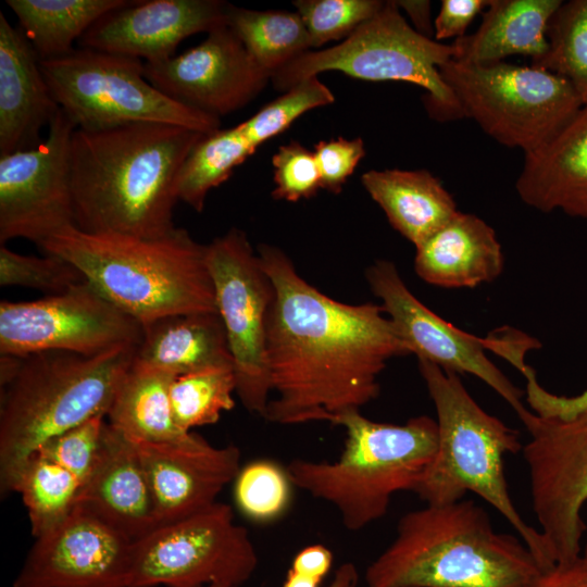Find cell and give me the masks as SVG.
Wrapping results in <instances>:
<instances>
[{
    "label": "cell",
    "mask_w": 587,
    "mask_h": 587,
    "mask_svg": "<svg viewBox=\"0 0 587 587\" xmlns=\"http://www.w3.org/2000/svg\"><path fill=\"white\" fill-rule=\"evenodd\" d=\"M275 296L266 319L272 392L263 417L275 424H334L377 398L389 359L409 354L382 305L335 300L302 278L279 248L261 245Z\"/></svg>",
    "instance_id": "1"
},
{
    "label": "cell",
    "mask_w": 587,
    "mask_h": 587,
    "mask_svg": "<svg viewBox=\"0 0 587 587\" xmlns=\"http://www.w3.org/2000/svg\"><path fill=\"white\" fill-rule=\"evenodd\" d=\"M203 135L163 123L75 128L70 145L74 226L141 238L172 232L179 173Z\"/></svg>",
    "instance_id": "2"
},
{
    "label": "cell",
    "mask_w": 587,
    "mask_h": 587,
    "mask_svg": "<svg viewBox=\"0 0 587 587\" xmlns=\"http://www.w3.org/2000/svg\"><path fill=\"white\" fill-rule=\"evenodd\" d=\"M540 567L522 539L494 529L473 500L410 511L367 566V587H528Z\"/></svg>",
    "instance_id": "3"
},
{
    "label": "cell",
    "mask_w": 587,
    "mask_h": 587,
    "mask_svg": "<svg viewBox=\"0 0 587 587\" xmlns=\"http://www.w3.org/2000/svg\"><path fill=\"white\" fill-rule=\"evenodd\" d=\"M137 347L87 357L65 351L0 354V488L11 491L25 461L47 440L105 415Z\"/></svg>",
    "instance_id": "4"
},
{
    "label": "cell",
    "mask_w": 587,
    "mask_h": 587,
    "mask_svg": "<svg viewBox=\"0 0 587 587\" xmlns=\"http://www.w3.org/2000/svg\"><path fill=\"white\" fill-rule=\"evenodd\" d=\"M38 248L75 265L120 310L145 325L180 313L217 312L205 246L184 228L157 238L65 227Z\"/></svg>",
    "instance_id": "5"
},
{
    "label": "cell",
    "mask_w": 587,
    "mask_h": 587,
    "mask_svg": "<svg viewBox=\"0 0 587 587\" xmlns=\"http://www.w3.org/2000/svg\"><path fill=\"white\" fill-rule=\"evenodd\" d=\"M417 361L436 410L438 448L413 492L433 505L477 495L516 530L540 570L553 566L557 562L542 534L525 522L509 492L504 458L522 450L517 430L483 410L459 374Z\"/></svg>",
    "instance_id": "6"
},
{
    "label": "cell",
    "mask_w": 587,
    "mask_h": 587,
    "mask_svg": "<svg viewBox=\"0 0 587 587\" xmlns=\"http://www.w3.org/2000/svg\"><path fill=\"white\" fill-rule=\"evenodd\" d=\"M334 425L346 433L337 460L294 459L286 467L295 487L332 504L357 532L382 519L396 494L414 491L438 448L437 422L419 415L380 423L351 410Z\"/></svg>",
    "instance_id": "7"
},
{
    "label": "cell",
    "mask_w": 587,
    "mask_h": 587,
    "mask_svg": "<svg viewBox=\"0 0 587 587\" xmlns=\"http://www.w3.org/2000/svg\"><path fill=\"white\" fill-rule=\"evenodd\" d=\"M454 57L445 45L415 30L395 1H385L372 18L339 45L310 50L272 75L277 90L326 71H339L370 82H404L426 90L424 103L438 121L463 118L464 113L439 68Z\"/></svg>",
    "instance_id": "8"
},
{
    "label": "cell",
    "mask_w": 587,
    "mask_h": 587,
    "mask_svg": "<svg viewBox=\"0 0 587 587\" xmlns=\"http://www.w3.org/2000/svg\"><path fill=\"white\" fill-rule=\"evenodd\" d=\"M39 61L55 102L76 128L163 123L209 134L221 126L220 118L157 89L145 77L139 59L77 47L63 57Z\"/></svg>",
    "instance_id": "9"
},
{
    "label": "cell",
    "mask_w": 587,
    "mask_h": 587,
    "mask_svg": "<svg viewBox=\"0 0 587 587\" xmlns=\"http://www.w3.org/2000/svg\"><path fill=\"white\" fill-rule=\"evenodd\" d=\"M439 71L465 117L525 154L551 140L583 107L564 77L541 67L451 59Z\"/></svg>",
    "instance_id": "10"
},
{
    "label": "cell",
    "mask_w": 587,
    "mask_h": 587,
    "mask_svg": "<svg viewBox=\"0 0 587 587\" xmlns=\"http://www.w3.org/2000/svg\"><path fill=\"white\" fill-rule=\"evenodd\" d=\"M258 564L247 528L235 523L230 505L216 501L135 541L128 587H239Z\"/></svg>",
    "instance_id": "11"
},
{
    "label": "cell",
    "mask_w": 587,
    "mask_h": 587,
    "mask_svg": "<svg viewBox=\"0 0 587 587\" xmlns=\"http://www.w3.org/2000/svg\"><path fill=\"white\" fill-rule=\"evenodd\" d=\"M217 312L223 321L242 405L263 417L272 394L266 354V319L273 282L245 232L232 228L205 246Z\"/></svg>",
    "instance_id": "12"
},
{
    "label": "cell",
    "mask_w": 587,
    "mask_h": 587,
    "mask_svg": "<svg viewBox=\"0 0 587 587\" xmlns=\"http://www.w3.org/2000/svg\"><path fill=\"white\" fill-rule=\"evenodd\" d=\"M529 438L522 447L539 532L557 563L582 555L586 530L587 411L570 419L544 417L526 410L519 415Z\"/></svg>",
    "instance_id": "13"
},
{
    "label": "cell",
    "mask_w": 587,
    "mask_h": 587,
    "mask_svg": "<svg viewBox=\"0 0 587 587\" xmlns=\"http://www.w3.org/2000/svg\"><path fill=\"white\" fill-rule=\"evenodd\" d=\"M142 325L88 282L37 300L0 302V354L65 351L92 357L138 347Z\"/></svg>",
    "instance_id": "14"
},
{
    "label": "cell",
    "mask_w": 587,
    "mask_h": 587,
    "mask_svg": "<svg viewBox=\"0 0 587 587\" xmlns=\"http://www.w3.org/2000/svg\"><path fill=\"white\" fill-rule=\"evenodd\" d=\"M76 126L60 109L36 148L0 154V242L40 246L74 225L70 145Z\"/></svg>",
    "instance_id": "15"
},
{
    "label": "cell",
    "mask_w": 587,
    "mask_h": 587,
    "mask_svg": "<svg viewBox=\"0 0 587 587\" xmlns=\"http://www.w3.org/2000/svg\"><path fill=\"white\" fill-rule=\"evenodd\" d=\"M365 277L409 354L445 371L478 377L505 400L517 416L527 410L522 401L524 391L487 357L486 338L463 332L423 304L391 261H375L366 268Z\"/></svg>",
    "instance_id": "16"
},
{
    "label": "cell",
    "mask_w": 587,
    "mask_h": 587,
    "mask_svg": "<svg viewBox=\"0 0 587 587\" xmlns=\"http://www.w3.org/2000/svg\"><path fill=\"white\" fill-rule=\"evenodd\" d=\"M143 75L168 98L220 120L247 105L271 80L227 24L180 54L143 62Z\"/></svg>",
    "instance_id": "17"
},
{
    "label": "cell",
    "mask_w": 587,
    "mask_h": 587,
    "mask_svg": "<svg viewBox=\"0 0 587 587\" xmlns=\"http://www.w3.org/2000/svg\"><path fill=\"white\" fill-rule=\"evenodd\" d=\"M134 541L75 505L35 538L13 587H128Z\"/></svg>",
    "instance_id": "18"
},
{
    "label": "cell",
    "mask_w": 587,
    "mask_h": 587,
    "mask_svg": "<svg viewBox=\"0 0 587 587\" xmlns=\"http://www.w3.org/2000/svg\"><path fill=\"white\" fill-rule=\"evenodd\" d=\"M133 441L148 478L159 526L215 503L241 467V452L236 446L215 447L191 432L174 441Z\"/></svg>",
    "instance_id": "19"
},
{
    "label": "cell",
    "mask_w": 587,
    "mask_h": 587,
    "mask_svg": "<svg viewBox=\"0 0 587 587\" xmlns=\"http://www.w3.org/2000/svg\"><path fill=\"white\" fill-rule=\"evenodd\" d=\"M218 0H141L109 12L77 41L79 48L157 62L175 55L187 37L227 24Z\"/></svg>",
    "instance_id": "20"
},
{
    "label": "cell",
    "mask_w": 587,
    "mask_h": 587,
    "mask_svg": "<svg viewBox=\"0 0 587 587\" xmlns=\"http://www.w3.org/2000/svg\"><path fill=\"white\" fill-rule=\"evenodd\" d=\"M76 505L134 542L159 526L136 445L109 422L101 455L84 483Z\"/></svg>",
    "instance_id": "21"
},
{
    "label": "cell",
    "mask_w": 587,
    "mask_h": 587,
    "mask_svg": "<svg viewBox=\"0 0 587 587\" xmlns=\"http://www.w3.org/2000/svg\"><path fill=\"white\" fill-rule=\"evenodd\" d=\"M60 110L32 45L0 13V154L39 146Z\"/></svg>",
    "instance_id": "22"
},
{
    "label": "cell",
    "mask_w": 587,
    "mask_h": 587,
    "mask_svg": "<svg viewBox=\"0 0 587 587\" xmlns=\"http://www.w3.org/2000/svg\"><path fill=\"white\" fill-rule=\"evenodd\" d=\"M515 189L544 213L587 220V105L547 143L525 154Z\"/></svg>",
    "instance_id": "23"
},
{
    "label": "cell",
    "mask_w": 587,
    "mask_h": 587,
    "mask_svg": "<svg viewBox=\"0 0 587 587\" xmlns=\"http://www.w3.org/2000/svg\"><path fill=\"white\" fill-rule=\"evenodd\" d=\"M414 270L442 288H474L497 279L504 257L495 229L472 213H458L419 246Z\"/></svg>",
    "instance_id": "24"
},
{
    "label": "cell",
    "mask_w": 587,
    "mask_h": 587,
    "mask_svg": "<svg viewBox=\"0 0 587 587\" xmlns=\"http://www.w3.org/2000/svg\"><path fill=\"white\" fill-rule=\"evenodd\" d=\"M134 360L174 376L210 367H234L218 312L172 314L142 325Z\"/></svg>",
    "instance_id": "25"
},
{
    "label": "cell",
    "mask_w": 587,
    "mask_h": 587,
    "mask_svg": "<svg viewBox=\"0 0 587 587\" xmlns=\"http://www.w3.org/2000/svg\"><path fill=\"white\" fill-rule=\"evenodd\" d=\"M561 0H490L477 30L454 39L453 60L489 64L521 54L540 60L548 51L547 27Z\"/></svg>",
    "instance_id": "26"
},
{
    "label": "cell",
    "mask_w": 587,
    "mask_h": 587,
    "mask_svg": "<svg viewBox=\"0 0 587 587\" xmlns=\"http://www.w3.org/2000/svg\"><path fill=\"white\" fill-rule=\"evenodd\" d=\"M361 183L390 225L415 248L458 213L452 195L426 170H370Z\"/></svg>",
    "instance_id": "27"
},
{
    "label": "cell",
    "mask_w": 587,
    "mask_h": 587,
    "mask_svg": "<svg viewBox=\"0 0 587 587\" xmlns=\"http://www.w3.org/2000/svg\"><path fill=\"white\" fill-rule=\"evenodd\" d=\"M175 377L134 360L108 411L109 424L135 441L167 442L183 438L188 433L175 424L170 400Z\"/></svg>",
    "instance_id": "28"
},
{
    "label": "cell",
    "mask_w": 587,
    "mask_h": 587,
    "mask_svg": "<svg viewBox=\"0 0 587 587\" xmlns=\"http://www.w3.org/2000/svg\"><path fill=\"white\" fill-rule=\"evenodd\" d=\"M128 0H7L39 60L72 52L74 42L102 16Z\"/></svg>",
    "instance_id": "29"
},
{
    "label": "cell",
    "mask_w": 587,
    "mask_h": 587,
    "mask_svg": "<svg viewBox=\"0 0 587 587\" xmlns=\"http://www.w3.org/2000/svg\"><path fill=\"white\" fill-rule=\"evenodd\" d=\"M227 25L271 77L312 50L305 25L297 12L257 11L229 4Z\"/></svg>",
    "instance_id": "30"
},
{
    "label": "cell",
    "mask_w": 587,
    "mask_h": 587,
    "mask_svg": "<svg viewBox=\"0 0 587 587\" xmlns=\"http://www.w3.org/2000/svg\"><path fill=\"white\" fill-rule=\"evenodd\" d=\"M83 483L54 461L34 452L22 465L11 491L22 497L37 538L61 524L74 510Z\"/></svg>",
    "instance_id": "31"
},
{
    "label": "cell",
    "mask_w": 587,
    "mask_h": 587,
    "mask_svg": "<svg viewBox=\"0 0 587 587\" xmlns=\"http://www.w3.org/2000/svg\"><path fill=\"white\" fill-rule=\"evenodd\" d=\"M254 151L237 125L203 135L179 173L178 200L201 212L209 191L227 180Z\"/></svg>",
    "instance_id": "32"
},
{
    "label": "cell",
    "mask_w": 587,
    "mask_h": 587,
    "mask_svg": "<svg viewBox=\"0 0 587 587\" xmlns=\"http://www.w3.org/2000/svg\"><path fill=\"white\" fill-rule=\"evenodd\" d=\"M236 375L233 366H217L176 376L170 388L173 419L177 427L215 424L223 412L235 407Z\"/></svg>",
    "instance_id": "33"
},
{
    "label": "cell",
    "mask_w": 587,
    "mask_h": 587,
    "mask_svg": "<svg viewBox=\"0 0 587 587\" xmlns=\"http://www.w3.org/2000/svg\"><path fill=\"white\" fill-rule=\"evenodd\" d=\"M548 51L530 65L564 77L587 105V0L562 1L547 27Z\"/></svg>",
    "instance_id": "34"
},
{
    "label": "cell",
    "mask_w": 587,
    "mask_h": 587,
    "mask_svg": "<svg viewBox=\"0 0 587 587\" xmlns=\"http://www.w3.org/2000/svg\"><path fill=\"white\" fill-rule=\"evenodd\" d=\"M234 500L243 516L271 523L289 509L295 485L287 467L272 459H255L242 465L234 482Z\"/></svg>",
    "instance_id": "35"
},
{
    "label": "cell",
    "mask_w": 587,
    "mask_h": 587,
    "mask_svg": "<svg viewBox=\"0 0 587 587\" xmlns=\"http://www.w3.org/2000/svg\"><path fill=\"white\" fill-rule=\"evenodd\" d=\"M335 102V96L317 76L305 78L268 102L237 127L257 150L285 132L305 112Z\"/></svg>",
    "instance_id": "36"
},
{
    "label": "cell",
    "mask_w": 587,
    "mask_h": 587,
    "mask_svg": "<svg viewBox=\"0 0 587 587\" xmlns=\"http://www.w3.org/2000/svg\"><path fill=\"white\" fill-rule=\"evenodd\" d=\"M310 37L319 49L333 40L347 39L383 8L378 0H298L294 2Z\"/></svg>",
    "instance_id": "37"
},
{
    "label": "cell",
    "mask_w": 587,
    "mask_h": 587,
    "mask_svg": "<svg viewBox=\"0 0 587 587\" xmlns=\"http://www.w3.org/2000/svg\"><path fill=\"white\" fill-rule=\"evenodd\" d=\"M87 282L68 261L57 255H26L0 247V285L38 289L48 296L65 292Z\"/></svg>",
    "instance_id": "38"
},
{
    "label": "cell",
    "mask_w": 587,
    "mask_h": 587,
    "mask_svg": "<svg viewBox=\"0 0 587 587\" xmlns=\"http://www.w3.org/2000/svg\"><path fill=\"white\" fill-rule=\"evenodd\" d=\"M97 415L42 444L35 452L73 473L84 485L102 452L108 421Z\"/></svg>",
    "instance_id": "39"
},
{
    "label": "cell",
    "mask_w": 587,
    "mask_h": 587,
    "mask_svg": "<svg viewBox=\"0 0 587 587\" xmlns=\"http://www.w3.org/2000/svg\"><path fill=\"white\" fill-rule=\"evenodd\" d=\"M273 198L296 202L310 199L321 189L320 172L313 151L298 141L280 146L272 158Z\"/></svg>",
    "instance_id": "40"
},
{
    "label": "cell",
    "mask_w": 587,
    "mask_h": 587,
    "mask_svg": "<svg viewBox=\"0 0 587 587\" xmlns=\"http://www.w3.org/2000/svg\"><path fill=\"white\" fill-rule=\"evenodd\" d=\"M314 155L320 172L321 188L339 193L365 155L364 141L358 137L322 140L314 146Z\"/></svg>",
    "instance_id": "41"
},
{
    "label": "cell",
    "mask_w": 587,
    "mask_h": 587,
    "mask_svg": "<svg viewBox=\"0 0 587 587\" xmlns=\"http://www.w3.org/2000/svg\"><path fill=\"white\" fill-rule=\"evenodd\" d=\"M526 402L532 412L544 417L570 419L587 411V389L573 397L559 396L546 390L530 370L525 373Z\"/></svg>",
    "instance_id": "42"
},
{
    "label": "cell",
    "mask_w": 587,
    "mask_h": 587,
    "mask_svg": "<svg viewBox=\"0 0 587 587\" xmlns=\"http://www.w3.org/2000/svg\"><path fill=\"white\" fill-rule=\"evenodd\" d=\"M490 0H442L434 21L435 40L461 38L475 16L483 13Z\"/></svg>",
    "instance_id": "43"
},
{
    "label": "cell",
    "mask_w": 587,
    "mask_h": 587,
    "mask_svg": "<svg viewBox=\"0 0 587 587\" xmlns=\"http://www.w3.org/2000/svg\"><path fill=\"white\" fill-rule=\"evenodd\" d=\"M528 587H587V562L580 555L570 562L555 563L541 570Z\"/></svg>",
    "instance_id": "44"
},
{
    "label": "cell",
    "mask_w": 587,
    "mask_h": 587,
    "mask_svg": "<svg viewBox=\"0 0 587 587\" xmlns=\"http://www.w3.org/2000/svg\"><path fill=\"white\" fill-rule=\"evenodd\" d=\"M332 565V551L324 545L315 544L302 548L292 559L289 570L322 583Z\"/></svg>",
    "instance_id": "45"
},
{
    "label": "cell",
    "mask_w": 587,
    "mask_h": 587,
    "mask_svg": "<svg viewBox=\"0 0 587 587\" xmlns=\"http://www.w3.org/2000/svg\"><path fill=\"white\" fill-rule=\"evenodd\" d=\"M399 9L404 11L415 26V30L430 38L434 35V24L430 20L429 1H395Z\"/></svg>",
    "instance_id": "46"
},
{
    "label": "cell",
    "mask_w": 587,
    "mask_h": 587,
    "mask_svg": "<svg viewBox=\"0 0 587 587\" xmlns=\"http://www.w3.org/2000/svg\"><path fill=\"white\" fill-rule=\"evenodd\" d=\"M359 572L354 563L346 562L339 565L327 587H358ZM208 587H227L222 584H212Z\"/></svg>",
    "instance_id": "47"
},
{
    "label": "cell",
    "mask_w": 587,
    "mask_h": 587,
    "mask_svg": "<svg viewBox=\"0 0 587 587\" xmlns=\"http://www.w3.org/2000/svg\"><path fill=\"white\" fill-rule=\"evenodd\" d=\"M320 582L289 570L282 587H320Z\"/></svg>",
    "instance_id": "48"
},
{
    "label": "cell",
    "mask_w": 587,
    "mask_h": 587,
    "mask_svg": "<svg viewBox=\"0 0 587 587\" xmlns=\"http://www.w3.org/2000/svg\"><path fill=\"white\" fill-rule=\"evenodd\" d=\"M584 560L587 562V542H586V546H585V549H584V552H583V555Z\"/></svg>",
    "instance_id": "49"
}]
</instances>
